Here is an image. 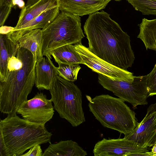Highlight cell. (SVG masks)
Instances as JSON below:
<instances>
[{
	"mask_svg": "<svg viewBox=\"0 0 156 156\" xmlns=\"http://www.w3.org/2000/svg\"><path fill=\"white\" fill-rule=\"evenodd\" d=\"M90 50L103 61L124 70L135 59L130 37L103 10L90 14L83 26Z\"/></svg>",
	"mask_w": 156,
	"mask_h": 156,
	"instance_id": "6da1fadb",
	"label": "cell"
},
{
	"mask_svg": "<svg viewBox=\"0 0 156 156\" xmlns=\"http://www.w3.org/2000/svg\"><path fill=\"white\" fill-rule=\"evenodd\" d=\"M35 65L32 53L18 45L16 52L9 60L6 80L0 82L1 113H16L28 100L35 83Z\"/></svg>",
	"mask_w": 156,
	"mask_h": 156,
	"instance_id": "7a4b0ae2",
	"label": "cell"
},
{
	"mask_svg": "<svg viewBox=\"0 0 156 156\" xmlns=\"http://www.w3.org/2000/svg\"><path fill=\"white\" fill-rule=\"evenodd\" d=\"M0 156H22L37 144L51 143V133L45 125L30 122L16 113L0 121Z\"/></svg>",
	"mask_w": 156,
	"mask_h": 156,
	"instance_id": "3957f363",
	"label": "cell"
},
{
	"mask_svg": "<svg viewBox=\"0 0 156 156\" xmlns=\"http://www.w3.org/2000/svg\"><path fill=\"white\" fill-rule=\"evenodd\" d=\"M89 101L90 111L104 127L125 136L136 127L138 122L134 112L122 99L103 94Z\"/></svg>",
	"mask_w": 156,
	"mask_h": 156,
	"instance_id": "277c9868",
	"label": "cell"
},
{
	"mask_svg": "<svg viewBox=\"0 0 156 156\" xmlns=\"http://www.w3.org/2000/svg\"><path fill=\"white\" fill-rule=\"evenodd\" d=\"M42 31L43 56L51 59L50 54L54 50L65 45L81 42L85 37L80 17L63 11Z\"/></svg>",
	"mask_w": 156,
	"mask_h": 156,
	"instance_id": "5b68a950",
	"label": "cell"
},
{
	"mask_svg": "<svg viewBox=\"0 0 156 156\" xmlns=\"http://www.w3.org/2000/svg\"><path fill=\"white\" fill-rule=\"evenodd\" d=\"M49 90L51 96L50 100L61 118L73 127H77L85 121L82 92L73 82L58 75Z\"/></svg>",
	"mask_w": 156,
	"mask_h": 156,
	"instance_id": "8992f818",
	"label": "cell"
},
{
	"mask_svg": "<svg viewBox=\"0 0 156 156\" xmlns=\"http://www.w3.org/2000/svg\"><path fill=\"white\" fill-rule=\"evenodd\" d=\"M98 74L100 84L125 101L131 104L133 109L138 105L147 104V99L149 96L146 86L147 75L135 76L131 80H117Z\"/></svg>",
	"mask_w": 156,
	"mask_h": 156,
	"instance_id": "52a82bcc",
	"label": "cell"
},
{
	"mask_svg": "<svg viewBox=\"0 0 156 156\" xmlns=\"http://www.w3.org/2000/svg\"><path fill=\"white\" fill-rule=\"evenodd\" d=\"M55 112L52 102L43 93L38 92L17 109L16 113L31 123L45 125L52 118Z\"/></svg>",
	"mask_w": 156,
	"mask_h": 156,
	"instance_id": "ba28073f",
	"label": "cell"
},
{
	"mask_svg": "<svg viewBox=\"0 0 156 156\" xmlns=\"http://www.w3.org/2000/svg\"><path fill=\"white\" fill-rule=\"evenodd\" d=\"M76 49L84 62V65L92 71L105 75L113 79L128 80L133 79V73L118 68L100 58L93 54L81 42L74 44Z\"/></svg>",
	"mask_w": 156,
	"mask_h": 156,
	"instance_id": "9c48e42d",
	"label": "cell"
},
{
	"mask_svg": "<svg viewBox=\"0 0 156 156\" xmlns=\"http://www.w3.org/2000/svg\"><path fill=\"white\" fill-rule=\"evenodd\" d=\"M150 147H142L134 141L122 138L106 139L98 141L93 151L94 156H130L131 154L149 151Z\"/></svg>",
	"mask_w": 156,
	"mask_h": 156,
	"instance_id": "30bf717a",
	"label": "cell"
},
{
	"mask_svg": "<svg viewBox=\"0 0 156 156\" xmlns=\"http://www.w3.org/2000/svg\"><path fill=\"white\" fill-rule=\"evenodd\" d=\"M124 137L141 147H151L156 143V103L151 105L143 119L135 128Z\"/></svg>",
	"mask_w": 156,
	"mask_h": 156,
	"instance_id": "8fae6325",
	"label": "cell"
},
{
	"mask_svg": "<svg viewBox=\"0 0 156 156\" xmlns=\"http://www.w3.org/2000/svg\"><path fill=\"white\" fill-rule=\"evenodd\" d=\"M111 0H59V8L61 11L83 16L105 9Z\"/></svg>",
	"mask_w": 156,
	"mask_h": 156,
	"instance_id": "7c38bea8",
	"label": "cell"
},
{
	"mask_svg": "<svg viewBox=\"0 0 156 156\" xmlns=\"http://www.w3.org/2000/svg\"><path fill=\"white\" fill-rule=\"evenodd\" d=\"M59 7L46 10L32 20L20 27L16 30L8 34L9 38L15 44L24 34L28 31L36 29L44 28L55 18L59 13Z\"/></svg>",
	"mask_w": 156,
	"mask_h": 156,
	"instance_id": "4fadbf2b",
	"label": "cell"
},
{
	"mask_svg": "<svg viewBox=\"0 0 156 156\" xmlns=\"http://www.w3.org/2000/svg\"><path fill=\"white\" fill-rule=\"evenodd\" d=\"M48 57H43L35 65L36 87L40 90H49L58 75L57 67Z\"/></svg>",
	"mask_w": 156,
	"mask_h": 156,
	"instance_id": "5bb4252c",
	"label": "cell"
},
{
	"mask_svg": "<svg viewBox=\"0 0 156 156\" xmlns=\"http://www.w3.org/2000/svg\"><path fill=\"white\" fill-rule=\"evenodd\" d=\"M59 6V0H40L31 6H25L22 9L16 26L12 31L16 30L44 11Z\"/></svg>",
	"mask_w": 156,
	"mask_h": 156,
	"instance_id": "9a60e30c",
	"label": "cell"
},
{
	"mask_svg": "<svg viewBox=\"0 0 156 156\" xmlns=\"http://www.w3.org/2000/svg\"><path fill=\"white\" fill-rule=\"evenodd\" d=\"M17 43L20 47L27 49L32 53L35 64L43 58L42 31L41 29L28 31L20 37Z\"/></svg>",
	"mask_w": 156,
	"mask_h": 156,
	"instance_id": "2e32d148",
	"label": "cell"
},
{
	"mask_svg": "<svg viewBox=\"0 0 156 156\" xmlns=\"http://www.w3.org/2000/svg\"><path fill=\"white\" fill-rule=\"evenodd\" d=\"M86 151L77 143L72 140H61L55 144L50 143L42 156H85Z\"/></svg>",
	"mask_w": 156,
	"mask_h": 156,
	"instance_id": "e0dca14e",
	"label": "cell"
},
{
	"mask_svg": "<svg viewBox=\"0 0 156 156\" xmlns=\"http://www.w3.org/2000/svg\"><path fill=\"white\" fill-rule=\"evenodd\" d=\"M8 34L0 35V82H2L6 80L9 60L16 52L18 46V43L15 44L9 38Z\"/></svg>",
	"mask_w": 156,
	"mask_h": 156,
	"instance_id": "ac0fdd59",
	"label": "cell"
},
{
	"mask_svg": "<svg viewBox=\"0 0 156 156\" xmlns=\"http://www.w3.org/2000/svg\"><path fill=\"white\" fill-rule=\"evenodd\" d=\"M56 63L73 64H84L80 55L76 50L74 45L69 44L57 48L52 51L50 54Z\"/></svg>",
	"mask_w": 156,
	"mask_h": 156,
	"instance_id": "d6986e66",
	"label": "cell"
},
{
	"mask_svg": "<svg viewBox=\"0 0 156 156\" xmlns=\"http://www.w3.org/2000/svg\"><path fill=\"white\" fill-rule=\"evenodd\" d=\"M140 32L137 37L143 42L146 48L156 51V19H142L138 25Z\"/></svg>",
	"mask_w": 156,
	"mask_h": 156,
	"instance_id": "ffe728a7",
	"label": "cell"
},
{
	"mask_svg": "<svg viewBox=\"0 0 156 156\" xmlns=\"http://www.w3.org/2000/svg\"><path fill=\"white\" fill-rule=\"evenodd\" d=\"M57 67L58 75L65 79L74 82L77 79L78 73L81 69L79 64H73L58 62Z\"/></svg>",
	"mask_w": 156,
	"mask_h": 156,
	"instance_id": "44dd1931",
	"label": "cell"
},
{
	"mask_svg": "<svg viewBox=\"0 0 156 156\" xmlns=\"http://www.w3.org/2000/svg\"><path fill=\"white\" fill-rule=\"evenodd\" d=\"M143 15H156V0H126Z\"/></svg>",
	"mask_w": 156,
	"mask_h": 156,
	"instance_id": "7402d4cb",
	"label": "cell"
},
{
	"mask_svg": "<svg viewBox=\"0 0 156 156\" xmlns=\"http://www.w3.org/2000/svg\"><path fill=\"white\" fill-rule=\"evenodd\" d=\"M146 86L149 97L156 95V63L151 72L147 75Z\"/></svg>",
	"mask_w": 156,
	"mask_h": 156,
	"instance_id": "603a6c76",
	"label": "cell"
},
{
	"mask_svg": "<svg viewBox=\"0 0 156 156\" xmlns=\"http://www.w3.org/2000/svg\"><path fill=\"white\" fill-rule=\"evenodd\" d=\"M12 7L7 5L0 6V26H3Z\"/></svg>",
	"mask_w": 156,
	"mask_h": 156,
	"instance_id": "cb8c5ba5",
	"label": "cell"
},
{
	"mask_svg": "<svg viewBox=\"0 0 156 156\" xmlns=\"http://www.w3.org/2000/svg\"><path fill=\"white\" fill-rule=\"evenodd\" d=\"M43 154L40 145L37 144L31 147L22 156H42Z\"/></svg>",
	"mask_w": 156,
	"mask_h": 156,
	"instance_id": "d4e9b609",
	"label": "cell"
},
{
	"mask_svg": "<svg viewBox=\"0 0 156 156\" xmlns=\"http://www.w3.org/2000/svg\"><path fill=\"white\" fill-rule=\"evenodd\" d=\"M12 5L13 7L17 6L21 9L25 6V2L23 0H13Z\"/></svg>",
	"mask_w": 156,
	"mask_h": 156,
	"instance_id": "484cf974",
	"label": "cell"
},
{
	"mask_svg": "<svg viewBox=\"0 0 156 156\" xmlns=\"http://www.w3.org/2000/svg\"><path fill=\"white\" fill-rule=\"evenodd\" d=\"M14 28L11 27L4 26L0 27V34H8Z\"/></svg>",
	"mask_w": 156,
	"mask_h": 156,
	"instance_id": "4316f807",
	"label": "cell"
},
{
	"mask_svg": "<svg viewBox=\"0 0 156 156\" xmlns=\"http://www.w3.org/2000/svg\"><path fill=\"white\" fill-rule=\"evenodd\" d=\"M13 1V0H0V6L7 5H11L12 7V3Z\"/></svg>",
	"mask_w": 156,
	"mask_h": 156,
	"instance_id": "83f0119b",
	"label": "cell"
},
{
	"mask_svg": "<svg viewBox=\"0 0 156 156\" xmlns=\"http://www.w3.org/2000/svg\"><path fill=\"white\" fill-rule=\"evenodd\" d=\"M40 0H27L25 7H28L31 6Z\"/></svg>",
	"mask_w": 156,
	"mask_h": 156,
	"instance_id": "f1b7e54d",
	"label": "cell"
},
{
	"mask_svg": "<svg viewBox=\"0 0 156 156\" xmlns=\"http://www.w3.org/2000/svg\"><path fill=\"white\" fill-rule=\"evenodd\" d=\"M151 152L153 154L156 153V146L154 145L153 146L152 148L151 149Z\"/></svg>",
	"mask_w": 156,
	"mask_h": 156,
	"instance_id": "f546056e",
	"label": "cell"
},
{
	"mask_svg": "<svg viewBox=\"0 0 156 156\" xmlns=\"http://www.w3.org/2000/svg\"><path fill=\"white\" fill-rule=\"evenodd\" d=\"M152 156H156V153L154 154Z\"/></svg>",
	"mask_w": 156,
	"mask_h": 156,
	"instance_id": "4dcf8cb0",
	"label": "cell"
},
{
	"mask_svg": "<svg viewBox=\"0 0 156 156\" xmlns=\"http://www.w3.org/2000/svg\"><path fill=\"white\" fill-rule=\"evenodd\" d=\"M115 0V1H121V0Z\"/></svg>",
	"mask_w": 156,
	"mask_h": 156,
	"instance_id": "1f68e13d",
	"label": "cell"
},
{
	"mask_svg": "<svg viewBox=\"0 0 156 156\" xmlns=\"http://www.w3.org/2000/svg\"><path fill=\"white\" fill-rule=\"evenodd\" d=\"M156 146V143L154 145Z\"/></svg>",
	"mask_w": 156,
	"mask_h": 156,
	"instance_id": "d6a6232c",
	"label": "cell"
}]
</instances>
